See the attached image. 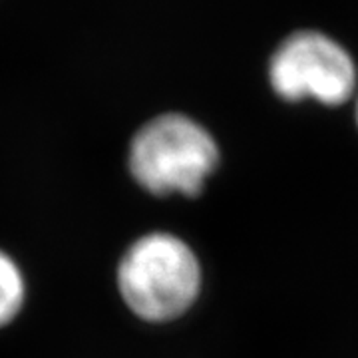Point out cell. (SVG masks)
<instances>
[{
	"instance_id": "obj_1",
	"label": "cell",
	"mask_w": 358,
	"mask_h": 358,
	"mask_svg": "<svg viewBox=\"0 0 358 358\" xmlns=\"http://www.w3.org/2000/svg\"><path fill=\"white\" fill-rule=\"evenodd\" d=\"M201 263L193 249L171 233H148L126 251L117 287L140 319L166 322L185 315L201 293Z\"/></svg>"
},
{
	"instance_id": "obj_4",
	"label": "cell",
	"mask_w": 358,
	"mask_h": 358,
	"mask_svg": "<svg viewBox=\"0 0 358 358\" xmlns=\"http://www.w3.org/2000/svg\"><path fill=\"white\" fill-rule=\"evenodd\" d=\"M26 285L18 265L0 251V327L8 324L20 313Z\"/></svg>"
},
{
	"instance_id": "obj_2",
	"label": "cell",
	"mask_w": 358,
	"mask_h": 358,
	"mask_svg": "<svg viewBox=\"0 0 358 358\" xmlns=\"http://www.w3.org/2000/svg\"><path fill=\"white\" fill-rule=\"evenodd\" d=\"M129 171L155 195H199L219 166V145L209 129L183 114L148 122L134 136Z\"/></svg>"
},
{
	"instance_id": "obj_3",
	"label": "cell",
	"mask_w": 358,
	"mask_h": 358,
	"mask_svg": "<svg viewBox=\"0 0 358 358\" xmlns=\"http://www.w3.org/2000/svg\"><path fill=\"white\" fill-rule=\"evenodd\" d=\"M271 90L289 103L343 106L355 100L358 68L352 54L319 30H296L279 42L267 66Z\"/></svg>"
},
{
	"instance_id": "obj_5",
	"label": "cell",
	"mask_w": 358,
	"mask_h": 358,
	"mask_svg": "<svg viewBox=\"0 0 358 358\" xmlns=\"http://www.w3.org/2000/svg\"><path fill=\"white\" fill-rule=\"evenodd\" d=\"M355 120H357V128H358V90H357V96H355Z\"/></svg>"
}]
</instances>
